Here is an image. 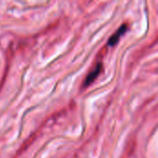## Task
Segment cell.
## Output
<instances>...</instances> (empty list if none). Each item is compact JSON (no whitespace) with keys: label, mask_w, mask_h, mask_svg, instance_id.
Returning <instances> with one entry per match:
<instances>
[{"label":"cell","mask_w":158,"mask_h":158,"mask_svg":"<svg viewBox=\"0 0 158 158\" xmlns=\"http://www.w3.org/2000/svg\"><path fill=\"white\" fill-rule=\"evenodd\" d=\"M102 69H103V65L102 63H98L94 69L88 74V76L86 77L85 81H84V83H83V87H87L89 86L90 84H92L94 82V81L99 76L100 72L102 71Z\"/></svg>","instance_id":"obj_1"},{"label":"cell","mask_w":158,"mask_h":158,"mask_svg":"<svg viewBox=\"0 0 158 158\" xmlns=\"http://www.w3.org/2000/svg\"><path fill=\"white\" fill-rule=\"evenodd\" d=\"M127 31H128V25H127V24L121 25V26L117 30V31L110 37V39L108 40L107 44H108L109 46H114V45H116V44H118V42L119 41L120 37H121Z\"/></svg>","instance_id":"obj_2"}]
</instances>
